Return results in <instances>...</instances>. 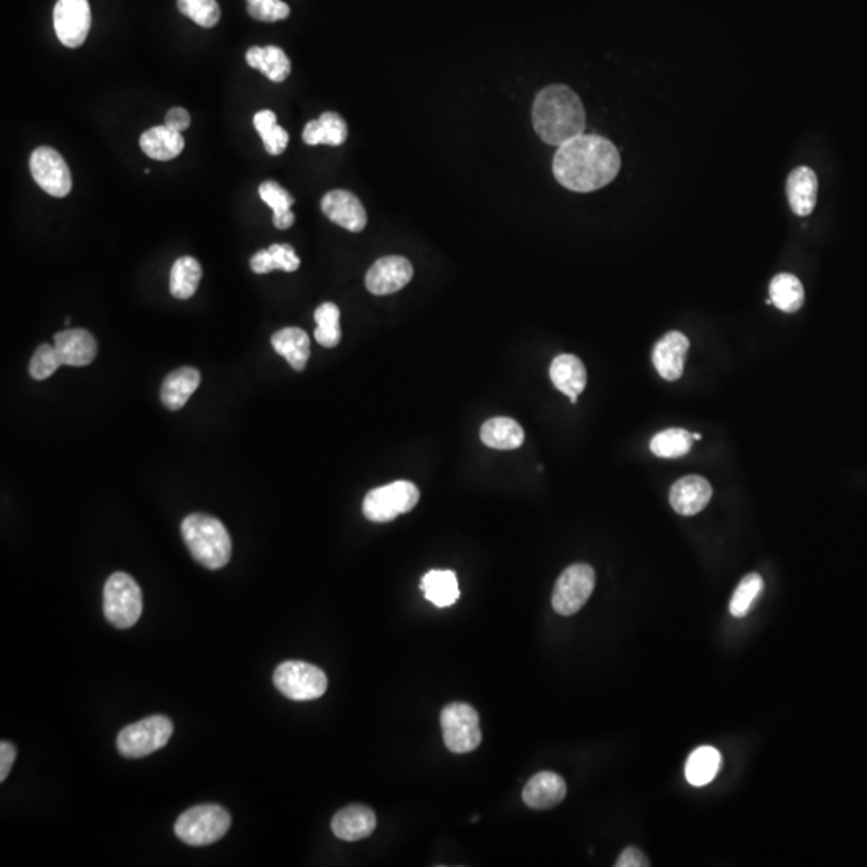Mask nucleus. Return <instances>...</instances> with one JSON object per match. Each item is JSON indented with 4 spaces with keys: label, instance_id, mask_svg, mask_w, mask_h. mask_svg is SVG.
<instances>
[{
    "label": "nucleus",
    "instance_id": "f257e3e1",
    "mask_svg": "<svg viewBox=\"0 0 867 867\" xmlns=\"http://www.w3.org/2000/svg\"><path fill=\"white\" fill-rule=\"evenodd\" d=\"M619 171V150L599 135H578L561 145L553 159L556 180L562 187L577 193L606 187Z\"/></svg>",
    "mask_w": 867,
    "mask_h": 867
},
{
    "label": "nucleus",
    "instance_id": "f03ea898",
    "mask_svg": "<svg viewBox=\"0 0 867 867\" xmlns=\"http://www.w3.org/2000/svg\"><path fill=\"white\" fill-rule=\"evenodd\" d=\"M532 121L540 139L559 148L585 132L587 113L574 90L554 84L535 98Z\"/></svg>",
    "mask_w": 867,
    "mask_h": 867
},
{
    "label": "nucleus",
    "instance_id": "7ed1b4c3",
    "mask_svg": "<svg viewBox=\"0 0 867 867\" xmlns=\"http://www.w3.org/2000/svg\"><path fill=\"white\" fill-rule=\"evenodd\" d=\"M182 537L193 559L208 569H222L232 558V540L216 517L190 514L182 522Z\"/></svg>",
    "mask_w": 867,
    "mask_h": 867
},
{
    "label": "nucleus",
    "instance_id": "20e7f679",
    "mask_svg": "<svg viewBox=\"0 0 867 867\" xmlns=\"http://www.w3.org/2000/svg\"><path fill=\"white\" fill-rule=\"evenodd\" d=\"M232 824L228 811L219 805H198L177 819V837L190 847H206L227 834Z\"/></svg>",
    "mask_w": 867,
    "mask_h": 867
},
{
    "label": "nucleus",
    "instance_id": "39448f33",
    "mask_svg": "<svg viewBox=\"0 0 867 867\" xmlns=\"http://www.w3.org/2000/svg\"><path fill=\"white\" fill-rule=\"evenodd\" d=\"M143 611L142 590L131 575L116 572L105 583L103 612L108 622L127 630L139 622Z\"/></svg>",
    "mask_w": 867,
    "mask_h": 867
},
{
    "label": "nucleus",
    "instance_id": "423d86ee",
    "mask_svg": "<svg viewBox=\"0 0 867 867\" xmlns=\"http://www.w3.org/2000/svg\"><path fill=\"white\" fill-rule=\"evenodd\" d=\"M420 490L413 482L397 481L371 490L363 500V514L368 521H394L400 514H407L418 505Z\"/></svg>",
    "mask_w": 867,
    "mask_h": 867
},
{
    "label": "nucleus",
    "instance_id": "0eeeda50",
    "mask_svg": "<svg viewBox=\"0 0 867 867\" xmlns=\"http://www.w3.org/2000/svg\"><path fill=\"white\" fill-rule=\"evenodd\" d=\"M275 688L291 701H314L328 688V678L322 668L299 660L278 665L273 673Z\"/></svg>",
    "mask_w": 867,
    "mask_h": 867
},
{
    "label": "nucleus",
    "instance_id": "6e6552de",
    "mask_svg": "<svg viewBox=\"0 0 867 867\" xmlns=\"http://www.w3.org/2000/svg\"><path fill=\"white\" fill-rule=\"evenodd\" d=\"M174 733V725L167 717L155 715V717L143 718L132 723L119 733V754L126 758H143L155 754L171 739Z\"/></svg>",
    "mask_w": 867,
    "mask_h": 867
},
{
    "label": "nucleus",
    "instance_id": "1a4fd4ad",
    "mask_svg": "<svg viewBox=\"0 0 867 867\" xmlns=\"http://www.w3.org/2000/svg\"><path fill=\"white\" fill-rule=\"evenodd\" d=\"M440 725L447 749L453 754H469L482 742L476 710L468 704H448L440 713Z\"/></svg>",
    "mask_w": 867,
    "mask_h": 867
},
{
    "label": "nucleus",
    "instance_id": "9d476101",
    "mask_svg": "<svg viewBox=\"0 0 867 867\" xmlns=\"http://www.w3.org/2000/svg\"><path fill=\"white\" fill-rule=\"evenodd\" d=\"M596 574L588 564L567 567L554 585L553 607L559 615L577 614L595 590Z\"/></svg>",
    "mask_w": 867,
    "mask_h": 867
},
{
    "label": "nucleus",
    "instance_id": "9b49d317",
    "mask_svg": "<svg viewBox=\"0 0 867 867\" xmlns=\"http://www.w3.org/2000/svg\"><path fill=\"white\" fill-rule=\"evenodd\" d=\"M29 169L36 184L55 198H65L73 188L71 171L63 156L50 147H39L29 159Z\"/></svg>",
    "mask_w": 867,
    "mask_h": 867
},
{
    "label": "nucleus",
    "instance_id": "f8f14e48",
    "mask_svg": "<svg viewBox=\"0 0 867 867\" xmlns=\"http://www.w3.org/2000/svg\"><path fill=\"white\" fill-rule=\"evenodd\" d=\"M53 26L65 47H81L92 26L89 0H58L53 9Z\"/></svg>",
    "mask_w": 867,
    "mask_h": 867
},
{
    "label": "nucleus",
    "instance_id": "ddd939ff",
    "mask_svg": "<svg viewBox=\"0 0 867 867\" xmlns=\"http://www.w3.org/2000/svg\"><path fill=\"white\" fill-rule=\"evenodd\" d=\"M413 277L412 262L402 256L381 257L371 265L365 277L368 291L376 296L397 293Z\"/></svg>",
    "mask_w": 867,
    "mask_h": 867
},
{
    "label": "nucleus",
    "instance_id": "4468645a",
    "mask_svg": "<svg viewBox=\"0 0 867 867\" xmlns=\"http://www.w3.org/2000/svg\"><path fill=\"white\" fill-rule=\"evenodd\" d=\"M322 211L331 222L349 232L359 233L367 227V211L363 208L362 201L346 190L326 193L322 200Z\"/></svg>",
    "mask_w": 867,
    "mask_h": 867
},
{
    "label": "nucleus",
    "instance_id": "2eb2a0df",
    "mask_svg": "<svg viewBox=\"0 0 867 867\" xmlns=\"http://www.w3.org/2000/svg\"><path fill=\"white\" fill-rule=\"evenodd\" d=\"M53 346L62 365L68 367H87L94 362L98 352L94 336L82 328H71L55 334Z\"/></svg>",
    "mask_w": 867,
    "mask_h": 867
},
{
    "label": "nucleus",
    "instance_id": "dca6fc26",
    "mask_svg": "<svg viewBox=\"0 0 867 867\" xmlns=\"http://www.w3.org/2000/svg\"><path fill=\"white\" fill-rule=\"evenodd\" d=\"M688 351L689 339L680 331H670L654 347L652 362L662 378L676 381L683 376Z\"/></svg>",
    "mask_w": 867,
    "mask_h": 867
},
{
    "label": "nucleus",
    "instance_id": "f3484780",
    "mask_svg": "<svg viewBox=\"0 0 867 867\" xmlns=\"http://www.w3.org/2000/svg\"><path fill=\"white\" fill-rule=\"evenodd\" d=\"M712 485L701 476H686L673 484L670 490V505L681 516H694L709 505Z\"/></svg>",
    "mask_w": 867,
    "mask_h": 867
},
{
    "label": "nucleus",
    "instance_id": "a211bd4d",
    "mask_svg": "<svg viewBox=\"0 0 867 867\" xmlns=\"http://www.w3.org/2000/svg\"><path fill=\"white\" fill-rule=\"evenodd\" d=\"M566 794V781L559 774L542 771L527 782L522 790V800L534 810H550L559 805L566 798Z\"/></svg>",
    "mask_w": 867,
    "mask_h": 867
},
{
    "label": "nucleus",
    "instance_id": "6ab92c4d",
    "mask_svg": "<svg viewBox=\"0 0 867 867\" xmlns=\"http://www.w3.org/2000/svg\"><path fill=\"white\" fill-rule=\"evenodd\" d=\"M331 829L338 839L357 842L367 839L376 829V815L365 805H351L334 815Z\"/></svg>",
    "mask_w": 867,
    "mask_h": 867
},
{
    "label": "nucleus",
    "instance_id": "aec40b11",
    "mask_svg": "<svg viewBox=\"0 0 867 867\" xmlns=\"http://www.w3.org/2000/svg\"><path fill=\"white\" fill-rule=\"evenodd\" d=\"M551 381L562 394L569 395L570 402L577 403L578 395L587 387V370L582 360L575 355H558L551 363Z\"/></svg>",
    "mask_w": 867,
    "mask_h": 867
},
{
    "label": "nucleus",
    "instance_id": "412c9836",
    "mask_svg": "<svg viewBox=\"0 0 867 867\" xmlns=\"http://www.w3.org/2000/svg\"><path fill=\"white\" fill-rule=\"evenodd\" d=\"M790 208L797 216H810L818 201V177L810 167H797L787 180Z\"/></svg>",
    "mask_w": 867,
    "mask_h": 867
},
{
    "label": "nucleus",
    "instance_id": "4be33fe9",
    "mask_svg": "<svg viewBox=\"0 0 867 867\" xmlns=\"http://www.w3.org/2000/svg\"><path fill=\"white\" fill-rule=\"evenodd\" d=\"M185 140L182 132L164 126L151 127L140 137V148L148 158L156 161H171L184 151Z\"/></svg>",
    "mask_w": 867,
    "mask_h": 867
},
{
    "label": "nucleus",
    "instance_id": "5701e85b",
    "mask_svg": "<svg viewBox=\"0 0 867 867\" xmlns=\"http://www.w3.org/2000/svg\"><path fill=\"white\" fill-rule=\"evenodd\" d=\"M200 383V371L195 370V368L184 367L174 370L171 375H167V378L164 379L163 387H161V400H163L166 408L176 412V410L184 407Z\"/></svg>",
    "mask_w": 867,
    "mask_h": 867
},
{
    "label": "nucleus",
    "instance_id": "b1692460",
    "mask_svg": "<svg viewBox=\"0 0 867 867\" xmlns=\"http://www.w3.org/2000/svg\"><path fill=\"white\" fill-rule=\"evenodd\" d=\"M302 140L315 147V145H330L341 147L347 140V124L338 113L326 111L320 118L310 121L302 132Z\"/></svg>",
    "mask_w": 867,
    "mask_h": 867
},
{
    "label": "nucleus",
    "instance_id": "393cba45",
    "mask_svg": "<svg viewBox=\"0 0 867 867\" xmlns=\"http://www.w3.org/2000/svg\"><path fill=\"white\" fill-rule=\"evenodd\" d=\"M275 352L285 357L286 362L296 371L306 368L310 357V341L306 331L301 328H283L272 336Z\"/></svg>",
    "mask_w": 867,
    "mask_h": 867
},
{
    "label": "nucleus",
    "instance_id": "a878e982",
    "mask_svg": "<svg viewBox=\"0 0 867 867\" xmlns=\"http://www.w3.org/2000/svg\"><path fill=\"white\" fill-rule=\"evenodd\" d=\"M424 598L437 607H450L460 599L458 578L453 570H431L421 580Z\"/></svg>",
    "mask_w": 867,
    "mask_h": 867
},
{
    "label": "nucleus",
    "instance_id": "bb28decb",
    "mask_svg": "<svg viewBox=\"0 0 867 867\" xmlns=\"http://www.w3.org/2000/svg\"><path fill=\"white\" fill-rule=\"evenodd\" d=\"M246 62L254 70L261 71L272 82H283L291 73V62L280 47H251L246 52Z\"/></svg>",
    "mask_w": 867,
    "mask_h": 867
},
{
    "label": "nucleus",
    "instance_id": "cd10ccee",
    "mask_svg": "<svg viewBox=\"0 0 867 867\" xmlns=\"http://www.w3.org/2000/svg\"><path fill=\"white\" fill-rule=\"evenodd\" d=\"M481 439L487 447L495 450H514L524 444V429L511 418H492L485 421L481 429Z\"/></svg>",
    "mask_w": 867,
    "mask_h": 867
},
{
    "label": "nucleus",
    "instance_id": "c85d7f7f",
    "mask_svg": "<svg viewBox=\"0 0 867 867\" xmlns=\"http://www.w3.org/2000/svg\"><path fill=\"white\" fill-rule=\"evenodd\" d=\"M720 766V752L715 747L704 745L689 755L686 763V779L692 786H707L717 776Z\"/></svg>",
    "mask_w": 867,
    "mask_h": 867
},
{
    "label": "nucleus",
    "instance_id": "c756f323",
    "mask_svg": "<svg viewBox=\"0 0 867 867\" xmlns=\"http://www.w3.org/2000/svg\"><path fill=\"white\" fill-rule=\"evenodd\" d=\"M770 301L786 314H794L802 309L805 289L802 281L790 273H779L770 285Z\"/></svg>",
    "mask_w": 867,
    "mask_h": 867
},
{
    "label": "nucleus",
    "instance_id": "7c9ffc66",
    "mask_svg": "<svg viewBox=\"0 0 867 867\" xmlns=\"http://www.w3.org/2000/svg\"><path fill=\"white\" fill-rule=\"evenodd\" d=\"M301 265L299 257L296 256L291 245H272L269 249H262L259 253L254 254L251 259V269L259 275L273 272V270H283V272H296Z\"/></svg>",
    "mask_w": 867,
    "mask_h": 867
},
{
    "label": "nucleus",
    "instance_id": "2f4dec72",
    "mask_svg": "<svg viewBox=\"0 0 867 867\" xmlns=\"http://www.w3.org/2000/svg\"><path fill=\"white\" fill-rule=\"evenodd\" d=\"M201 270L200 262L195 257H180L174 262L171 269V294L177 299H190L196 293L200 285Z\"/></svg>",
    "mask_w": 867,
    "mask_h": 867
},
{
    "label": "nucleus",
    "instance_id": "473e14b6",
    "mask_svg": "<svg viewBox=\"0 0 867 867\" xmlns=\"http://www.w3.org/2000/svg\"><path fill=\"white\" fill-rule=\"evenodd\" d=\"M259 195H261L262 201L273 209V225L275 227L286 230L294 224L296 217L291 212L294 198L286 192L285 188L273 180H267L259 187Z\"/></svg>",
    "mask_w": 867,
    "mask_h": 867
},
{
    "label": "nucleus",
    "instance_id": "72a5a7b5",
    "mask_svg": "<svg viewBox=\"0 0 867 867\" xmlns=\"http://www.w3.org/2000/svg\"><path fill=\"white\" fill-rule=\"evenodd\" d=\"M254 127L261 135L265 151L272 156H278L286 150L289 142L288 132L278 126L277 116L270 110H262L254 114Z\"/></svg>",
    "mask_w": 867,
    "mask_h": 867
},
{
    "label": "nucleus",
    "instance_id": "f704fd0d",
    "mask_svg": "<svg viewBox=\"0 0 867 867\" xmlns=\"http://www.w3.org/2000/svg\"><path fill=\"white\" fill-rule=\"evenodd\" d=\"M692 434L686 429H667L651 440V452L659 458H681L692 448Z\"/></svg>",
    "mask_w": 867,
    "mask_h": 867
},
{
    "label": "nucleus",
    "instance_id": "c9c22d12",
    "mask_svg": "<svg viewBox=\"0 0 867 867\" xmlns=\"http://www.w3.org/2000/svg\"><path fill=\"white\" fill-rule=\"evenodd\" d=\"M339 317H341V312L333 302H325L315 310V322H317L315 339H317L318 344H322L323 347L338 346L339 341H341Z\"/></svg>",
    "mask_w": 867,
    "mask_h": 867
},
{
    "label": "nucleus",
    "instance_id": "e433bc0d",
    "mask_svg": "<svg viewBox=\"0 0 867 867\" xmlns=\"http://www.w3.org/2000/svg\"><path fill=\"white\" fill-rule=\"evenodd\" d=\"M763 590V578L758 574L745 575L741 583L737 585L734 591L731 603H729V612L734 617H744L749 612L750 607L754 604L755 599L760 596Z\"/></svg>",
    "mask_w": 867,
    "mask_h": 867
},
{
    "label": "nucleus",
    "instance_id": "4c0bfd02",
    "mask_svg": "<svg viewBox=\"0 0 867 867\" xmlns=\"http://www.w3.org/2000/svg\"><path fill=\"white\" fill-rule=\"evenodd\" d=\"M180 13L196 25L214 28L220 20V7L217 0H177Z\"/></svg>",
    "mask_w": 867,
    "mask_h": 867
},
{
    "label": "nucleus",
    "instance_id": "58836bf2",
    "mask_svg": "<svg viewBox=\"0 0 867 867\" xmlns=\"http://www.w3.org/2000/svg\"><path fill=\"white\" fill-rule=\"evenodd\" d=\"M60 367H63V365L60 359H58L55 346H52V344H42V346L37 347V351L34 352L33 359L29 363V375H31V378L36 379V381H44V379L50 378Z\"/></svg>",
    "mask_w": 867,
    "mask_h": 867
},
{
    "label": "nucleus",
    "instance_id": "ea45409f",
    "mask_svg": "<svg viewBox=\"0 0 867 867\" xmlns=\"http://www.w3.org/2000/svg\"><path fill=\"white\" fill-rule=\"evenodd\" d=\"M248 13L254 20L275 23L289 17L291 9L281 0H246Z\"/></svg>",
    "mask_w": 867,
    "mask_h": 867
},
{
    "label": "nucleus",
    "instance_id": "a19ab883",
    "mask_svg": "<svg viewBox=\"0 0 867 867\" xmlns=\"http://www.w3.org/2000/svg\"><path fill=\"white\" fill-rule=\"evenodd\" d=\"M651 866L649 859L646 858L643 851L636 847H628L622 851V855L617 859L615 867H648Z\"/></svg>",
    "mask_w": 867,
    "mask_h": 867
},
{
    "label": "nucleus",
    "instance_id": "79ce46f5",
    "mask_svg": "<svg viewBox=\"0 0 867 867\" xmlns=\"http://www.w3.org/2000/svg\"><path fill=\"white\" fill-rule=\"evenodd\" d=\"M17 760V749L12 742L4 741L0 744V781L9 778L13 763Z\"/></svg>",
    "mask_w": 867,
    "mask_h": 867
},
{
    "label": "nucleus",
    "instance_id": "37998d69",
    "mask_svg": "<svg viewBox=\"0 0 867 867\" xmlns=\"http://www.w3.org/2000/svg\"><path fill=\"white\" fill-rule=\"evenodd\" d=\"M190 114L185 108H172V110L167 111L166 114V126L169 129H174L177 132L187 131L188 127H190Z\"/></svg>",
    "mask_w": 867,
    "mask_h": 867
},
{
    "label": "nucleus",
    "instance_id": "c03bdc74",
    "mask_svg": "<svg viewBox=\"0 0 867 867\" xmlns=\"http://www.w3.org/2000/svg\"><path fill=\"white\" fill-rule=\"evenodd\" d=\"M692 439H694V440H701V439H702V436H701V434H692Z\"/></svg>",
    "mask_w": 867,
    "mask_h": 867
}]
</instances>
